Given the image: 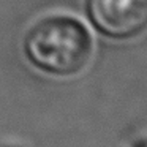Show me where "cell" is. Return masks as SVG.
I'll return each instance as SVG.
<instances>
[{"label": "cell", "instance_id": "cell-1", "mask_svg": "<svg viewBox=\"0 0 147 147\" xmlns=\"http://www.w3.org/2000/svg\"><path fill=\"white\" fill-rule=\"evenodd\" d=\"M22 49L41 73L55 78L79 74L93 54V40L82 21L70 14H48L29 27Z\"/></svg>", "mask_w": 147, "mask_h": 147}, {"label": "cell", "instance_id": "cell-2", "mask_svg": "<svg viewBox=\"0 0 147 147\" xmlns=\"http://www.w3.org/2000/svg\"><path fill=\"white\" fill-rule=\"evenodd\" d=\"M86 14L98 33L133 40L147 30V0H84Z\"/></svg>", "mask_w": 147, "mask_h": 147}]
</instances>
